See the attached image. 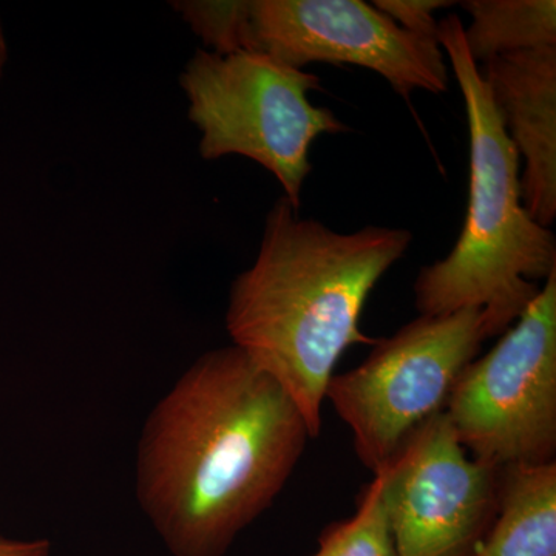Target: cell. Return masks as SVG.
I'll use <instances>...</instances> for the list:
<instances>
[{
	"mask_svg": "<svg viewBox=\"0 0 556 556\" xmlns=\"http://www.w3.org/2000/svg\"><path fill=\"white\" fill-rule=\"evenodd\" d=\"M457 441L493 467L556 456V270L514 327L457 379L444 409Z\"/></svg>",
	"mask_w": 556,
	"mask_h": 556,
	"instance_id": "obj_6",
	"label": "cell"
},
{
	"mask_svg": "<svg viewBox=\"0 0 556 556\" xmlns=\"http://www.w3.org/2000/svg\"><path fill=\"white\" fill-rule=\"evenodd\" d=\"M189 118L201 131L203 159L241 155L268 169L299 211L320 135L350 131L331 109L308 100L320 78L257 51L200 50L181 75Z\"/></svg>",
	"mask_w": 556,
	"mask_h": 556,
	"instance_id": "obj_4",
	"label": "cell"
},
{
	"mask_svg": "<svg viewBox=\"0 0 556 556\" xmlns=\"http://www.w3.org/2000/svg\"><path fill=\"white\" fill-rule=\"evenodd\" d=\"M51 543L46 538L14 540L0 535V556H50Z\"/></svg>",
	"mask_w": 556,
	"mask_h": 556,
	"instance_id": "obj_15",
	"label": "cell"
},
{
	"mask_svg": "<svg viewBox=\"0 0 556 556\" xmlns=\"http://www.w3.org/2000/svg\"><path fill=\"white\" fill-rule=\"evenodd\" d=\"M515 321L492 308L420 316L378 339L358 367L332 376L325 399L350 427L361 463L372 473L390 463L417 428L444 412L482 343Z\"/></svg>",
	"mask_w": 556,
	"mask_h": 556,
	"instance_id": "obj_5",
	"label": "cell"
},
{
	"mask_svg": "<svg viewBox=\"0 0 556 556\" xmlns=\"http://www.w3.org/2000/svg\"><path fill=\"white\" fill-rule=\"evenodd\" d=\"M407 229L367 226L351 233L302 218L285 197L268 217L257 260L233 280L226 328L260 369L287 391L311 438L340 357L375 345L358 325L368 295L412 244Z\"/></svg>",
	"mask_w": 556,
	"mask_h": 556,
	"instance_id": "obj_2",
	"label": "cell"
},
{
	"mask_svg": "<svg viewBox=\"0 0 556 556\" xmlns=\"http://www.w3.org/2000/svg\"><path fill=\"white\" fill-rule=\"evenodd\" d=\"M526 167L521 201L538 225L556 218V46L501 54L479 67Z\"/></svg>",
	"mask_w": 556,
	"mask_h": 556,
	"instance_id": "obj_9",
	"label": "cell"
},
{
	"mask_svg": "<svg viewBox=\"0 0 556 556\" xmlns=\"http://www.w3.org/2000/svg\"><path fill=\"white\" fill-rule=\"evenodd\" d=\"M181 13L197 36L212 51L232 54L251 51V2H177Z\"/></svg>",
	"mask_w": 556,
	"mask_h": 556,
	"instance_id": "obj_13",
	"label": "cell"
},
{
	"mask_svg": "<svg viewBox=\"0 0 556 556\" xmlns=\"http://www.w3.org/2000/svg\"><path fill=\"white\" fill-rule=\"evenodd\" d=\"M497 471L468 457L445 413L379 468L397 556H477L497 514Z\"/></svg>",
	"mask_w": 556,
	"mask_h": 556,
	"instance_id": "obj_7",
	"label": "cell"
},
{
	"mask_svg": "<svg viewBox=\"0 0 556 556\" xmlns=\"http://www.w3.org/2000/svg\"><path fill=\"white\" fill-rule=\"evenodd\" d=\"M313 556H397L382 500V477L375 473L356 515L325 527Z\"/></svg>",
	"mask_w": 556,
	"mask_h": 556,
	"instance_id": "obj_12",
	"label": "cell"
},
{
	"mask_svg": "<svg viewBox=\"0 0 556 556\" xmlns=\"http://www.w3.org/2000/svg\"><path fill=\"white\" fill-rule=\"evenodd\" d=\"M311 438L287 391L237 346L193 362L150 413L135 492L174 556H225L265 514Z\"/></svg>",
	"mask_w": 556,
	"mask_h": 556,
	"instance_id": "obj_1",
	"label": "cell"
},
{
	"mask_svg": "<svg viewBox=\"0 0 556 556\" xmlns=\"http://www.w3.org/2000/svg\"><path fill=\"white\" fill-rule=\"evenodd\" d=\"M437 39L466 104L470 197L455 248L416 278V309L420 316H445L492 308L518 320L540 292L535 281L556 270L555 233L522 206L518 150L468 53L456 14L439 22Z\"/></svg>",
	"mask_w": 556,
	"mask_h": 556,
	"instance_id": "obj_3",
	"label": "cell"
},
{
	"mask_svg": "<svg viewBox=\"0 0 556 556\" xmlns=\"http://www.w3.org/2000/svg\"><path fill=\"white\" fill-rule=\"evenodd\" d=\"M372 5L382 11L399 27L413 35L434 38L438 35L439 22L434 11L448 9L455 2L447 0H375Z\"/></svg>",
	"mask_w": 556,
	"mask_h": 556,
	"instance_id": "obj_14",
	"label": "cell"
},
{
	"mask_svg": "<svg viewBox=\"0 0 556 556\" xmlns=\"http://www.w3.org/2000/svg\"><path fill=\"white\" fill-rule=\"evenodd\" d=\"M251 51L299 70L314 62L368 68L405 100L448 89L438 39L405 31L362 0H251Z\"/></svg>",
	"mask_w": 556,
	"mask_h": 556,
	"instance_id": "obj_8",
	"label": "cell"
},
{
	"mask_svg": "<svg viewBox=\"0 0 556 556\" xmlns=\"http://www.w3.org/2000/svg\"><path fill=\"white\" fill-rule=\"evenodd\" d=\"M7 62V42L3 35L2 22H0V78H2L3 67Z\"/></svg>",
	"mask_w": 556,
	"mask_h": 556,
	"instance_id": "obj_16",
	"label": "cell"
},
{
	"mask_svg": "<svg viewBox=\"0 0 556 556\" xmlns=\"http://www.w3.org/2000/svg\"><path fill=\"white\" fill-rule=\"evenodd\" d=\"M464 39L477 64L501 54L556 46L555 0H467Z\"/></svg>",
	"mask_w": 556,
	"mask_h": 556,
	"instance_id": "obj_11",
	"label": "cell"
},
{
	"mask_svg": "<svg viewBox=\"0 0 556 556\" xmlns=\"http://www.w3.org/2000/svg\"><path fill=\"white\" fill-rule=\"evenodd\" d=\"M477 556H556V463L497 471V514Z\"/></svg>",
	"mask_w": 556,
	"mask_h": 556,
	"instance_id": "obj_10",
	"label": "cell"
}]
</instances>
